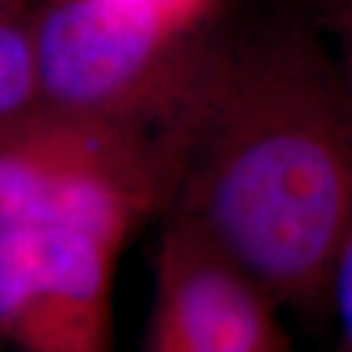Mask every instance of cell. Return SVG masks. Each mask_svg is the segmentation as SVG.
Segmentation results:
<instances>
[{"instance_id":"obj_1","label":"cell","mask_w":352,"mask_h":352,"mask_svg":"<svg viewBox=\"0 0 352 352\" xmlns=\"http://www.w3.org/2000/svg\"><path fill=\"white\" fill-rule=\"evenodd\" d=\"M352 206V103L339 62L300 21L227 44L176 163L179 213L281 307H325Z\"/></svg>"},{"instance_id":"obj_2","label":"cell","mask_w":352,"mask_h":352,"mask_svg":"<svg viewBox=\"0 0 352 352\" xmlns=\"http://www.w3.org/2000/svg\"><path fill=\"white\" fill-rule=\"evenodd\" d=\"M32 37L41 110L149 140L174 174L227 44L142 0H58Z\"/></svg>"},{"instance_id":"obj_3","label":"cell","mask_w":352,"mask_h":352,"mask_svg":"<svg viewBox=\"0 0 352 352\" xmlns=\"http://www.w3.org/2000/svg\"><path fill=\"white\" fill-rule=\"evenodd\" d=\"M167 192L163 153L133 133L44 110L0 133V231L58 224L124 243Z\"/></svg>"},{"instance_id":"obj_4","label":"cell","mask_w":352,"mask_h":352,"mask_svg":"<svg viewBox=\"0 0 352 352\" xmlns=\"http://www.w3.org/2000/svg\"><path fill=\"white\" fill-rule=\"evenodd\" d=\"M122 245L80 227L3 229L0 334L39 352L110 348Z\"/></svg>"},{"instance_id":"obj_5","label":"cell","mask_w":352,"mask_h":352,"mask_svg":"<svg viewBox=\"0 0 352 352\" xmlns=\"http://www.w3.org/2000/svg\"><path fill=\"white\" fill-rule=\"evenodd\" d=\"M281 305L254 272L179 213H167L146 329L153 352H286Z\"/></svg>"},{"instance_id":"obj_6","label":"cell","mask_w":352,"mask_h":352,"mask_svg":"<svg viewBox=\"0 0 352 352\" xmlns=\"http://www.w3.org/2000/svg\"><path fill=\"white\" fill-rule=\"evenodd\" d=\"M41 112L32 25L0 12V133Z\"/></svg>"},{"instance_id":"obj_7","label":"cell","mask_w":352,"mask_h":352,"mask_svg":"<svg viewBox=\"0 0 352 352\" xmlns=\"http://www.w3.org/2000/svg\"><path fill=\"white\" fill-rule=\"evenodd\" d=\"M325 307L339 329V348L352 352V206L336 245L325 286Z\"/></svg>"},{"instance_id":"obj_8","label":"cell","mask_w":352,"mask_h":352,"mask_svg":"<svg viewBox=\"0 0 352 352\" xmlns=\"http://www.w3.org/2000/svg\"><path fill=\"white\" fill-rule=\"evenodd\" d=\"M336 25L341 39V60L339 69L346 82L348 98L352 103V0H336Z\"/></svg>"},{"instance_id":"obj_9","label":"cell","mask_w":352,"mask_h":352,"mask_svg":"<svg viewBox=\"0 0 352 352\" xmlns=\"http://www.w3.org/2000/svg\"><path fill=\"white\" fill-rule=\"evenodd\" d=\"M142 3L151 5L163 16L172 19L181 25H195L197 16L206 7V0H142Z\"/></svg>"}]
</instances>
